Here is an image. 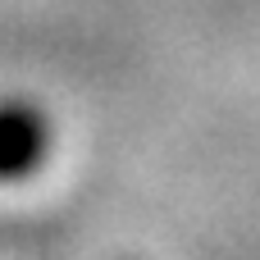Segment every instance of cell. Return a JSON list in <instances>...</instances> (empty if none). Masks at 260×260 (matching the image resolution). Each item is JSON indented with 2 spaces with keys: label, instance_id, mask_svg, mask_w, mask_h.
I'll return each instance as SVG.
<instances>
[{
  "label": "cell",
  "instance_id": "cell-1",
  "mask_svg": "<svg viewBox=\"0 0 260 260\" xmlns=\"http://www.w3.org/2000/svg\"><path fill=\"white\" fill-rule=\"evenodd\" d=\"M46 151H50L46 114L23 96H5L0 101V183L37 174Z\"/></svg>",
  "mask_w": 260,
  "mask_h": 260
}]
</instances>
